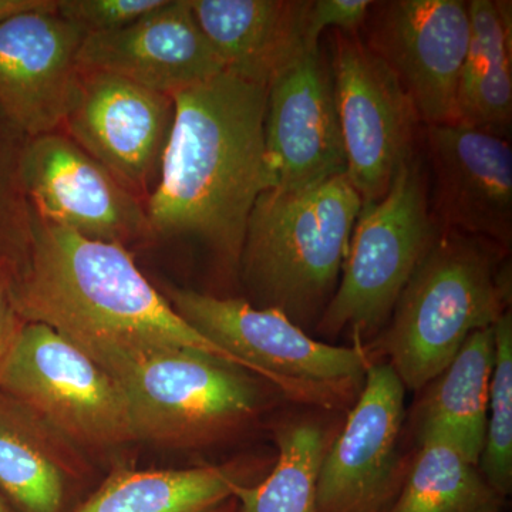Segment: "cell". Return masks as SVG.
<instances>
[{
  "label": "cell",
  "mask_w": 512,
  "mask_h": 512,
  "mask_svg": "<svg viewBox=\"0 0 512 512\" xmlns=\"http://www.w3.org/2000/svg\"><path fill=\"white\" fill-rule=\"evenodd\" d=\"M15 303L113 373L165 350H191L251 373L244 362L191 328L148 282L126 247L30 217L25 271ZM252 375V373H251Z\"/></svg>",
  "instance_id": "6da1fadb"
},
{
  "label": "cell",
  "mask_w": 512,
  "mask_h": 512,
  "mask_svg": "<svg viewBox=\"0 0 512 512\" xmlns=\"http://www.w3.org/2000/svg\"><path fill=\"white\" fill-rule=\"evenodd\" d=\"M268 84L222 72L174 94V123L146 208L154 237H192L239 264L249 217L269 188Z\"/></svg>",
  "instance_id": "7a4b0ae2"
},
{
  "label": "cell",
  "mask_w": 512,
  "mask_h": 512,
  "mask_svg": "<svg viewBox=\"0 0 512 512\" xmlns=\"http://www.w3.org/2000/svg\"><path fill=\"white\" fill-rule=\"evenodd\" d=\"M362 207L348 174L262 192L239 256L259 308L278 309L299 328L319 320L338 288Z\"/></svg>",
  "instance_id": "3957f363"
},
{
  "label": "cell",
  "mask_w": 512,
  "mask_h": 512,
  "mask_svg": "<svg viewBox=\"0 0 512 512\" xmlns=\"http://www.w3.org/2000/svg\"><path fill=\"white\" fill-rule=\"evenodd\" d=\"M497 245L441 229L403 289L383 336L404 387L421 390L443 372L468 336L494 326L511 301L510 269Z\"/></svg>",
  "instance_id": "277c9868"
},
{
  "label": "cell",
  "mask_w": 512,
  "mask_h": 512,
  "mask_svg": "<svg viewBox=\"0 0 512 512\" xmlns=\"http://www.w3.org/2000/svg\"><path fill=\"white\" fill-rule=\"evenodd\" d=\"M168 302L204 338L238 357L252 375L293 402L340 409L357 399L370 363L359 343L342 348L313 339L274 308L170 288Z\"/></svg>",
  "instance_id": "5b68a950"
},
{
  "label": "cell",
  "mask_w": 512,
  "mask_h": 512,
  "mask_svg": "<svg viewBox=\"0 0 512 512\" xmlns=\"http://www.w3.org/2000/svg\"><path fill=\"white\" fill-rule=\"evenodd\" d=\"M440 231L423 164L413 156L397 171L383 198L363 205L338 288L316 322L320 335L332 338L349 330L362 345V339L390 318Z\"/></svg>",
  "instance_id": "8992f818"
},
{
  "label": "cell",
  "mask_w": 512,
  "mask_h": 512,
  "mask_svg": "<svg viewBox=\"0 0 512 512\" xmlns=\"http://www.w3.org/2000/svg\"><path fill=\"white\" fill-rule=\"evenodd\" d=\"M126 394L136 441L201 447L245 429L265 406L251 373L191 350L140 357L110 373Z\"/></svg>",
  "instance_id": "52a82bcc"
},
{
  "label": "cell",
  "mask_w": 512,
  "mask_h": 512,
  "mask_svg": "<svg viewBox=\"0 0 512 512\" xmlns=\"http://www.w3.org/2000/svg\"><path fill=\"white\" fill-rule=\"evenodd\" d=\"M0 392L76 448L109 450L136 441L119 382L43 323L20 329L0 366Z\"/></svg>",
  "instance_id": "ba28073f"
},
{
  "label": "cell",
  "mask_w": 512,
  "mask_h": 512,
  "mask_svg": "<svg viewBox=\"0 0 512 512\" xmlns=\"http://www.w3.org/2000/svg\"><path fill=\"white\" fill-rule=\"evenodd\" d=\"M333 80L348 178L363 205L384 197L414 156L419 116L399 80L356 33L335 30Z\"/></svg>",
  "instance_id": "9c48e42d"
},
{
  "label": "cell",
  "mask_w": 512,
  "mask_h": 512,
  "mask_svg": "<svg viewBox=\"0 0 512 512\" xmlns=\"http://www.w3.org/2000/svg\"><path fill=\"white\" fill-rule=\"evenodd\" d=\"M366 45L392 70L424 126L458 124V94L470 43L463 0L373 2Z\"/></svg>",
  "instance_id": "30bf717a"
},
{
  "label": "cell",
  "mask_w": 512,
  "mask_h": 512,
  "mask_svg": "<svg viewBox=\"0 0 512 512\" xmlns=\"http://www.w3.org/2000/svg\"><path fill=\"white\" fill-rule=\"evenodd\" d=\"M18 180L40 220L123 247L154 237L140 200L60 131L30 138Z\"/></svg>",
  "instance_id": "8fae6325"
},
{
  "label": "cell",
  "mask_w": 512,
  "mask_h": 512,
  "mask_svg": "<svg viewBox=\"0 0 512 512\" xmlns=\"http://www.w3.org/2000/svg\"><path fill=\"white\" fill-rule=\"evenodd\" d=\"M174 113L171 96L116 74L80 70L62 128L140 200L160 178Z\"/></svg>",
  "instance_id": "7c38bea8"
},
{
  "label": "cell",
  "mask_w": 512,
  "mask_h": 512,
  "mask_svg": "<svg viewBox=\"0 0 512 512\" xmlns=\"http://www.w3.org/2000/svg\"><path fill=\"white\" fill-rule=\"evenodd\" d=\"M264 138L269 188L296 190L346 174L332 62L320 46L272 77Z\"/></svg>",
  "instance_id": "4fadbf2b"
},
{
  "label": "cell",
  "mask_w": 512,
  "mask_h": 512,
  "mask_svg": "<svg viewBox=\"0 0 512 512\" xmlns=\"http://www.w3.org/2000/svg\"><path fill=\"white\" fill-rule=\"evenodd\" d=\"M404 386L387 362L370 363L345 427L330 441L316 512H383L400 488Z\"/></svg>",
  "instance_id": "5bb4252c"
},
{
  "label": "cell",
  "mask_w": 512,
  "mask_h": 512,
  "mask_svg": "<svg viewBox=\"0 0 512 512\" xmlns=\"http://www.w3.org/2000/svg\"><path fill=\"white\" fill-rule=\"evenodd\" d=\"M431 211L441 229L510 248L512 150L507 138L467 124L426 127Z\"/></svg>",
  "instance_id": "9a60e30c"
},
{
  "label": "cell",
  "mask_w": 512,
  "mask_h": 512,
  "mask_svg": "<svg viewBox=\"0 0 512 512\" xmlns=\"http://www.w3.org/2000/svg\"><path fill=\"white\" fill-rule=\"evenodd\" d=\"M55 10L0 25V109L30 138L60 130L79 82L87 35Z\"/></svg>",
  "instance_id": "2e32d148"
},
{
  "label": "cell",
  "mask_w": 512,
  "mask_h": 512,
  "mask_svg": "<svg viewBox=\"0 0 512 512\" xmlns=\"http://www.w3.org/2000/svg\"><path fill=\"white\" fill-rule=\"evenodd\" d=\"M77 63L171 97L224 72L188 0H165L126 28L87 35Z\"/></svg>",
  "instance_id": "e0dca14e"
},
{
  "label": "cell",
  "mask_w": 512,
  "mask_h": 512,
  "mask_svg": "<svg viewBox=\"0 0 512 512\" xmlns=\"http://www.w3.org/2000/svg\"><path fill=\"white\" fill-rule=\"evenodd\" d=\"M224 72L269 84L306 46L305 0H188Z\"/></svg>",
  "instance_id": "ac0fdd59"
},
{
  "label": "cell",
  "mask_w": 512,
  "mask_h": 512,
  "mask_svg": "<svg viewBox=\"0 0 512 512\" xmlns=\"http://www.w3.org/2000/svg\"><path fill=\"white\" fill-rule=\"evenodd\" d=\"M77 448L0 392V493L18 512H60L82 474Z\"/></svg>",
  "instance_id": "d6986e66"
},
{
  "label": "cell",
  "mask_w": 512,
  "mask_h": 512,
  "mask_svg": "<svg viewBox=\"0 0 512 512\" xmlns=\"http://www.w3.org/2000/svg\"><path fill=\"white\" fill-rule=\"evenodd\" d=\"M495 357L494 326L468 336L450 365L434 377L417 404L419 440L443 436L478 467L487 431Z\"/></svg>",
  "instance_id": "ffe728a7"
},
{
  "label": "cell",
  "mask_w": 512,
  "mask_h": 512,
  "mask_svg": "<svg viewBox=\"0 0 512 512\" xmlns=\"http://www.w3.org/2000/svg\"><path fill=\"white\" fill-rule=\"evenodd\" d=\"M460 94V124L501 134L512 117L511 2L473 0Z\"/></svg>",
  "instance_id": "44dd1931"
},
{
  "label": "cell",
  "mask_w": 512,
  "mask_h": 512,
  "mask_svg": "<svg viewBox=\"0 0 512 512\" xmlns=\"http://www.w3.org/2000/svg\"><path fill=\"white\" fill-rule=\"evenodd\" d=\"M245 484L231 466L181 470L116 468L74 512H212Z\"/></svg>",
  "instance_id": "7402d4cb"
},
{
  "label": "cell",
  "mask_w": 512,
  "mask_h": 512,
  "mask_svg": "<svg viewBox=\"0 0 512 512\" xmlns=\"http://www.w3.org/2000/svg\"><path fill=\"white\" fill-rule=\"evenodd\" d=\"M503 501L450 440L427 436L383 512H500Z\"/></svg>",
  "instance_id": "603a6c76"
},
{
  "label": "cell",
  "mask_w": 512,
  "mask_h": 512,
  "mask_svg": "<svg viewBox=\"0 0 512 512\" xmlns=\"http://www.w3.org/2000/svg\"><path fill=\"white\" fill-rule=\"evenodd\" d=\"M279 457L262 483L239 484V512H316V491L323 457L330 444L325 426L293 420L276 429Z\"/></svg>",
  "instance_id": "cb8c5ba5"
},
{
  "label": "cell",
  "mask_w": 512,
  "mask_h": 512,
  "mask_svg": "<svg viewBox=\"0 0 512 512\" xmlns=\"http://www.w3.org/2000/svg\"><path fill=\"white\" fill-rule=\"evenodd\" d=\"M495 357L488 399L487 431L478 470L501 498L512 488V316L494 325Z\"/></svg>",
  "instance_id": "d4e9b609"
},
{
  "label": "cell",
  "mask_w": 512,
  "mask_h": 512,
  "mask_svg": "<svg viewBox=\"0 0 512 512\" xmlns=\"http://www.w3.org/2000/svg\"><path fill=\"white\" fill-rule=\"evenodd\" d=\"M165 0H57L55 12L86 35L114 32L161 8Z\"/></svg>",
  "instance_id": "484cf974"
},
{
  "label": "cell",
  "mask_w": 512,
  "mask_h": 512,
  "mask_svg": "<svg viewBox=\"0 0 512 512\" xmlns=\"http://www.w3.org/2000/svg\"><path fill=\"white\" fill-rule=\"evenodd\" d=\"M373 2L369 0H309L306 13V46L315 49L323 30L356 33L365 25Z\"/></svg>",
  "instance_id": "4316f807"
},
{
  "label": "cell",
  "mask_w": 512,
  "mask_h": 512,
  "mask_svg": "<svg viewBox=\"0 0 512 512\" xmlns=\"http://www.w3.org/2000/svg\"><path fill=\"white\" fill-rule=\"evenodd\" d=\"M16 274L6 261H0V366L18 338L25 320L15 303Z\"/></svg>",
  "instance_id": "83f0119b"
},
{
  "label": "cell",
  "mask_w": 512,
  "mask_h": 512,
  "mask_svg": "<svg viewBox=\"0 0 512 512\" xmlns=\"http://www.w3.org/2000/svg\"><path fill=\"white\" fill-rule=\"evenodd\" d=\"M56 5L57 0H0V25L22 13L55 10Z\"/></svg>",
  "instance_id": "f1b7e54d"
},
{
  "label": "cell",
  "mask_w": 512,
  "mask_h": 512,
  "mask_svg": "<svg viewBox=\"0 0 512 512\" xmlns=\"http://www.w3.org/2000/svg\"><path fill=\"white\" fill-rule=\"evenodd\" d=\"M212 512H239L237 500H235V498H231L227 503L222 504L221 507H218L217 510Z\"/></svg>",
  "instance_id": "f546056e"
},
{
  "label": "cell",
  "mask_w": 512,
  "mask_h": 512,
  "mask_svg": "<svg viewBox=\"0 0 512 512\" xmlns=\"http://www.w3.org/2000/svg\"><path fill=\"white\" fill-rule=\"evenodd\" d=\"M0 512H18L13 510L12 505H10L9 501L3 497L2 493H0Z\"/></svg>",
  "instance_id": "4dcf8cb0"
}]
</instances>
